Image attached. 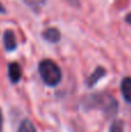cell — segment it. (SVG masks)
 <instances>
[{
  "label": "cell",
  "mask_w": 131,
  "mask_h": 132,
  "mask_svg": "<svg viewBox=\"0 0 131 132\" xmlns=\"http://www.w3.org/2000/svg\"><path fill=\"white\" fill-rule=\"evenodd\" d=\"M38 72L44 84L50 87L57 86L62 80V71L59 66L51 59H44L39 63Z\"/></svg>",
  "instance_id": "obj_1"
},
{
  "label": "cell",
  "mask_w": 131,
  "mask_h": 132,
  "mask_svg": "<svg viewBox=\"0 0 131 132\" xmlns=\"http://www.w3.org/2000/svg\"><path fill=\"white\" fill-rule=\"evenodd\" d=\"M8 77L13 84L20 81L21 77H22V71H21V67L18 63H11L8 65Z\"/></svg>",
  "instance_id": "obj_2"
},
{
  "label": "cell",
  "mask_w": 131,
  "mask_h": 132,
  "mask_svg": "<svg viewBox=\"0 0 131 132\" xmlns=\"http://www.w3.org/2000/svg\"><path fill=\"white\" fill-rule=\"evenodd\" d=\"M4 44L7 51H13L18 46V42H16V37L12 30H6L4 34Z\"/></svg>",
  "instance_id": "obj_3"
},
{
  "label": "cell",
  "mask_w": 131,
  "mask_h": 132,
  "mask_svg": "<svg viewBox=\"0 0 131 132\" xmlns=\"http://www.w3.org/2000/svg\"><path fill=\"white\" fill-rule=\"evenodd\" d=\"M121 92L127 102L131 103V78L127 77L122 80L121 84Z\"/></svg>",
  "instance_id": "obj_4"
},
{
  "label": "cell",
  "mask_w": 131,
  "mask_h": 132,
  "mask_svg": "<svg viewBox=\"0 0 131 132\" xmlns=\"http://www.w3.org/2000/svg\"><path fill=\"white\" fill-rule=\"evenodd\" d=\"M43 37L44 39L51 42V43H56L60 39V31L57 28H48L46 30H44Z\"/></svg>",
  "instance_id": "obj_5"
},
{
  "label": "cell",
  "mask_w": 131,
  "mask_h": 132,
  "mask_svg": "<svg viewBox=\"0 0 131 132\" xmlns=\"http://www.w3.org/2000/svg\"><path fill=\"white\" fill-rule=\"evenodd\" d=\"M104 74H106V71H104V68H102V67H97L96 70L94 71V73H93L92 75H91L89 78H88V80H87V85L89 87H92V86H94L95 84H96L97 81H99L101 78H103L104 77Z\"/></svg>",
  "instance_id": "obj_6"
},
{
  "label": "cell",
  "mask_w": 131,
  "mask_h": 132,
  "mask_svg": "<svg viewBox=\"0 0 131 132\" xmlns=\"http://www.w3.org/2000/svg\"><path fill=\"white\" fill-rule=\"evenodd\" d=\"M18 132H36V129L29 119H23L19 126Z\"/></svg>",
  "instance_id": "obj_7"
},
{
  "label": "cell",
  "mask_w": 131,
  "mask_h": 132,
  "mask_svg": "<svg viewBox=\"0 0 131 132\" xmlns=\"http://www.w3.org/2000/svg\"><path fill=\"white\" fill-rule=\"evenodd\" d=\"M109 132H124V124L122 121H114Z\"/></svg>",
  "instance_id": "obj_8"
},
{
  "label": "cell",
  "mask_w": 131,
  "mask_h": 132,
  "mask_svg": "<svg viewBox=\"0 0 131 132\" xmlns=\"http://www.w3.org/2000/svg\"><path fill=\"white\" fill-rule=\"evenodd\" d=\"M2 130V115H1V110H0V132Z\"/></svg>",
  "instance_id": "obj_9"
},
{
  "label": "cell",
  "mask_w": 131,
  "mask_h": 132,
  "mask_svg": "<svg viewBox=\"0 0 131 132\" xmlns=\"http://www.w3.org/2000/svg\"><path fill=\"white\" fill-rule=\"evenodd\" d=\"M0 13H5V8H4L1 2H0Z\"/></svg>",
  "instance_id": "obj_10"
},
{
  "label": "cell",
  "mask_w": 131,
  "mask_h": 132,
  "mask_svg": "<svg viewBox=\"0 0 131 132\" xmlns=\"http://www.w3.org/2000/svg\"><path fill=\"white\" fill-rule=\"evenodd\" d=\"M127 21L128 22H131V14H129V15L127 16Z\"/></svg>",
  "instance_id": "obj_11"
}]
</instances>
